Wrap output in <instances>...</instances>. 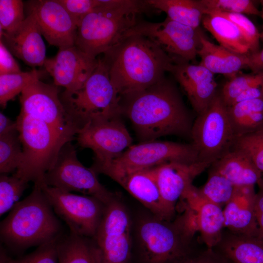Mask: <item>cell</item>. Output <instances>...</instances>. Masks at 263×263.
Instances as JSON below:
<instances>
[{"label": "cell", "instance_id": "1", "mask_svg": "<svg viewBox=\"0 0 263 263\" xmlns=\"http://www.w3.org/2000/svg\"><path fill=\"white\" fill-rule=\"evenodd\" d=\"M121 107L143 142L172 135L190 139L194 119L176 86L166 77L146 89L121 96Z\"/></svg>", "mask_w": 263, "mask_h": 263}, {"label": "cell", "instance_id": "2", "mask_svg": "<svg viewBox=\"0 0 263 263\" xmlns=\"http://www.w3.org/2000/svg\"><path fill=\"white\" fill-rule=\"evenodd\" d=\"M100 56L113 85L121 96L161 81L173 64L171 58L155 42L137 35L124 38Z\"/></svg>", "mask_w": 263, "mask_h": 263}, {"label": "cell", "instance_id": "3", "mask_svg": "<svg viewBox=\"0 0 263 263\" xmlns=\"http://www.w3.org/2000/svg\"><path fill=\"white\" fill-rule=\"evenodd\" d=\"M151 10L145 0H99L78 25L75 46L97 58L124 38L139 15Z\"/></svg>", "mask_w": 263, "mask_h": 263}, {"label": "cell", "instance_id": "4", "mask_svg": "<svg viewBox=\"0 0 263 263\" xmlns=\"http://www.w3.org/2000/svg\"><path fill=\"white\" fill-rule=\"evenodd\" d=\"M61 223L40 185L18 202L0 223L1 242L13 251H21L58 238Z\"/></svg>", "mask_w": 263, "mask_h": 263}, {"label": "cell", "instance_id": "5", "mask_svg": "<svg viewBox=\"0 0 263 263\" xmlns=\"http://www.w3.org/2000/svg\"><path fill=\"white\" fill-rule=\"evenodd\" d=\"M16 121L22 155L14 174L28 183H43L45 174L55 165L62 147L75 137L21 111Z\"/></svg>", "mask_w": 263, "mask_h": 263}, {"label": "cell", "instance_id": "6", "mask_svg": "<svg viewBox=\"0 0 263 263\" xmlns=\"http://www.w3.org/2000/svg\"><path fill=\"white\" fill-rule=\"evenodd\" d=\"M98 65L85 85L60 95L65 109L81 129L91 119L120 117L121 96L113 85L101 56Z\"/></svg>", "mask_w": 263, "mask_h": 263}, {"label": "cell", "instance_id": "7", "mask_svg": "<svg viewBox=\"0 0 263 263\" xmlns=\"http://www.w3.org/2000/svg\"><path fill=\"white\" fill-rule=\"evenodd\" d=\"M193 164L198 161L197 151L192 143L150 141L131 146L119 156L108 162L94 163L91 168L115 181L132 171L156 167L168 162Z\"/></svg>", "mask_w": 263, "mask_h": 263}, {"label": "cell", "instance_id": "8", "mask_svg": "<svg viewBox=\"0 0 263 263\" xmlns=\"http://www.w3.org/2000/svg\"><path fill=\"white\" fill-rule=\"evenodd\" d=\"M235 138L227 107L218 92L206 109L197 115L192 126L190 139L199 162L209 168L232 149Z\"/></svg>", "mask_w": 263, "mask_h": 263}, {"label": "cell", "instance_id": "9", "mask_svg": "<svg viewBox=\"0 0 263 263\" xmlns=\"http://www.w3.org/2000/svg\"><path fill=\"white\" fill-rule=\"evenodd\" d=\"M44 183L67 192L94 197L105 205L116 197L99 182L94 170L79 161L71 142L62 147L55 165L45 174Z\"/></svg>", "mask_w": 263, "mask_h": 263}, {"label": "cell", "instance_id": "10", "mask_svg": "<svg viewBox=\"0 0 263 263\" xmlns=\"http://www.w3.org/2000/svg\"><path fill=\"white\" fill-rule=\"evenodd\" d=\"M55 213L76 235L93 238L97 231L105 205L88 195H79L50 187L44 183L38 184Z\"/></svg>", "mask_w": 263, "mask_h": 263}, {"label": "cell", "instance_id": "11", "mask_svg": "<svg viewBox=\"0 0 263 263\" xmlns=\"http://www.w3.org/2000/svg\"><path fill=\"white\" fill-rule=\"evenodd\" d=\"M200 28H194L168 17L162 21H139L125 35H141L158 45L173 63L189 62L198 56L201 47Z\"/></svg>", "mask_w": 263, "mask_h": 263}, {"label": "cell", "instance_id": "12", "mask_svg": "<svg viewBox=\"0 0 263 263\" xmlns=\"http://www.w3.org/2000/svg\"><path fill=\"white\" fill-rule=\"evenodd\" d=\"M131 220L122 203L114 198L105 205L94 237L100 263H130Z\"/></svg>", "mask_w": 263, "mask_h": 263}, {"label": "cell", "instance_id": "13", "mask_svg": "<svg viewBox=\"0 0 263 263\" xmlns=\"http://www.w3.org/2000/svg\"><path fill=\"white\" fill-rule=\"evenodd\" d=\"M180 200L184 202L185 212L175 223L184 235L189 240L198 232L207 248H214L225 228L223 209L204 198L193 185Z\"/></svg>", "mask_w": 263, "mask_h": 263}, {"label": "cell", "instance_id": "14", "mask_svg": "<svg viewBox=\"0 0 263 263\" xmlns=\"http://www.w3.org/2000/svg\"><path fill=\"white\" fill-rule=\"evenodd\" d=\"M58 87L40 80L32 83L21 93L20 111L62 133L75 137L80 128L65 109Z\"/></svg>", "mask_w": 263, "mask_h": 263}, {"label": "cell", "instance_id": "15", "mask_svg": "<svg viewBox=\"0 0 263 263\" xmlns=\"http://www.w3.org/2000/svg\"><path fill=\"white\" fill-rule=\"evenodd\" d=\"M138 238L145 263H176L188 256V241L175 223L155 217L144 220Z\"/></svg>", "mask_w": 263, "mask_h": 263}, {"label": "cell", "instance_id": "16", "mask_svg": "<svg viewBox=\"0 0 263 263\" xmlns=\"http://www.w3.org/2000/svg\"><path fill=\"white\" fill-rule=\"evenodd\" d=\"M76 139L79 146L94 151L95 163L117 158L131 146L132 141L120 117L91 119L79 131Z\"/></svg>", "mask_w": 263, "mask_h": 263}, {"label": "cell", "instance_id": "17", "mask_svg": "<svg viewBox=\"0 0 263 263\" xmlns=\"http://www.w3.org/2000/svg\"><path fill=\"white\" fill-rule=\"evenodd\" d=\"M26 6L50 45L59 49L75 45L77 23L57 0H29Z\"/></svg>", "mask_w": 263, "mask_h": 263}, {"label": "cell", "instance_id": "18", "mask_svg": "<svg viewBox=\"0 0 263 263\" xmlns=\"http://www.w3.org/2000/svg\"><path fill=\"white\" fill-rule=\"evenodd\" d=\"M98 63V57H92L74 45L59 49L55 56L46 58L43 66L54 84L74 92L85 85Z\"/></svg>", "mask_w": 263, "mask_h": 263}, {"label": "cell", "instance_id": "19", "mask_svg": "<svg viewBox=\"0 0 263 263\" xmlns=\"http://www.w3.org/2000/svg\"><path fill=\"white\" fill-rule=\"evenodd\" d=\"M209 167L197 162L186 164L171 162L153 168L165 206L173 218L177 202L192 185L195 178Z\"/></svg>", "mask_w": 263, "mask_h": 263}, {"label": "cell", "instance_id": "20", "mask_svg": "<svg viewBox=\"0 0 263 263\" xmlns=\"http://www.w3.org/2000/svg\"><path fill=\"white\" fill-rule=\"evenodd\" d=\"M169 73L183 88L197 115L206 109L218 93L214 74L199 64L173 63Z\"/></svg>", "mask_w": 263, "mask_h": 263}, {"label": "cell", "instance_id": "21", "mask_svg": "<svg viewBox=\"0 0 263 263\" xmlns=\"http://www.w3.org/2000/svg\"><path fill=\"white\" fill-rule=\"evenodd\" d=\"M42 36L34 16L30 13L15 32L0 31V39L12 54L33 67L43 66L47 58Z\"/></svg>", "mask_w": 263, "mask_h": 263}, {"label": "cell", "instance_id": "22", "mask_svg": "<svg viewBox=\"0 0 263 263\" xmlns=\"http://www.w3.org/2000/svg\"><path fill=\"white\" fill-rule=\"evenodd\" d=\"M255 186L236 187L234 194L223 209L224 227L243 235L258 236L254 201Z\"/></svg>", "mask_w": 263, "mask_h": 263}, {"label": "cell", "instance_id": "23", "mask_svg": "<svg viewBox=\"0 0 263 263\" xmlns=\"http://www.w3.org/2000/svg\"><path fill=\"white\" fill-rule=\"evenodd\" d=\"M115 181L148 208L154 217L168 222L172 219L161 197L153 168L128 173Z\"/></svg>", "mask_w": 263, "mask_h": 263}, {"label": "cell", "instance_id": "24", "mask_svg": "<svg viewBox=\"0 0 263 263\" xmlns=\"http://www.w3.org/2000/svg\"><path fill=\"white\" fill-rule=\"evenodd\" d=\"M201 47L198 56L200 65L212 74H222L230 79L243 69L247 68L248 56L236 54L206 38L202 31L200 35Z\"/></svg>", "mask_w": 263, "mask_h": 263}, {"label": "cell", "instance_id": "25", "mask_svg": "<svg viewBox=\"0 0 263 263\" xmlns=\"http://www.w3.org/2000/svg\"><path fill=\"white\" fill-rule=\"evenodd\" d=\"M213 249L229 263H263V238L223 232Z\"/></svg>", "mask_w": 263, "mask_h": 263}, {"label": "cell", "instance_id": "26", "mask_svg": "<svg viewBox=\"0 0 263 263\" xmlns=\"http://www.w3.org/2000/svg\"><path fill=\"white\" fill-rule=\"evenodd\" d=\"M210 168L227 179L235 187L255 186L263 174L244 152L232 149L213 163Z\"/></svg>", "mask_w": 263, "mask_h": 263}, {"label": "cell", "instance_id": "27", "mask_svg": "<svg viewBox=\"0 0 263 263\" xmlns=\"http://www.w3.org/2000/svg\"><path fill=\"white\" fill-rule=\"evenodd\" d=\"M202 23L220 45L236 54L251 55L249 45L241 30L225 16L207 12L204 15Z\"/></svg>", "mask_w": 263, "mask_h": 263}, {"label": "cell", "instance_id": "28", "mask_svg": "<svg viewBox=\"0 0 263 263\" xmlns=\"http://www.w3.org/2000/svg\"><path fill=\"white\" fill-rule=\"evenodd\" d=\"M226 107L235 138L254 132L263 127V98L241 101Z\"/></svg>", "mask_w": 263, "mask_h": 263}, {"label": "cell", "instance_id": "29", "mask_svg": "<svg viewBox=\"0 0 263 263\" xmlns=\"http://www.w3.org/2000/svg\"><path fill=\"white\" fill-rule=\"evenodd\" d=\"M72 232L57 240L58 263H100L94 241Z\"/></svg>", "mask_w": 263, "mask_h": 263}, {"label": "cell", "instance_id": "30", "mask_svg": "<svg viewBox=\"0 0 263 263\" xmlns=\"http://www.w3.org/2000/svg\"><path fill=\"white\" fill-rule=\"evenodd\" d=\"M154 10L165 13L172 20L194 28H200L204 15L199 0H145Z\"/></svg>", "mask_w": 263, "mask_h": 263}, {"label": "cell", "instance_id": "31", "mask_svg": "<svg viewBox=\"0 0 263 263\" xmlns=\"http://www.w3.org/2000/svg\"><path fill=\"white\" fill-rule=\"evenodd\" d=\"M42 70L34 68L28 72L0 75V104L4 108L7 103L21 93L32 83L40 80Z\"/></svg>", "mask_w": 263, "mask_h": 263}, {"label": "cell", "instance_id": "32", "mask_svg": "<svg viewBox=\"0 0 263 263\" xmlns=\"http://www.w3.org/2000/svg\"><path fill=\"white\" fill-rule=\"evenodd\" d=\"M209 168L207 181L198 190L206 200L225 207L232 197L236 187L225 176Z\"/></svg>", "mask_w": 263, "mask_h": 263}, {"label": "cell", "instance_id": "33", "mask_svg": "<svg viewBox=\"0 0 263 263\" xmlns=\"http://www.w3.org/2000/svg\"><path fill=\"white\" fill-rule=\"evenodd\" d=\"M22 155L19 132L0 136V173L8 174L16 171Z\"/></svg>", "mask_w": 263, "mask_h": 263}, {"label": "cell", "instance_id": "34", "mask_svg": "<svg viewBox=\"0 0 263 263\" xmlns=\"http://www.w3.org/2000/svg\"><path fill=\"white\" fill-rule=\"evenodd\" d=\"M263 83V71L249 74L238 73L225 82L220 94L225 106L229 107L243 92Z\"/></svg>", "mask_w": 263, "mask_h": 263}, {"label": "cell", "instance_id": "35", "mask_svg": "<svg viewBox=\"0 0 263 263\" xmlns=\"http://www.w3.org/2000/svg\"><path fill=\"white\" fill-rule=\"evenodd\" d=\"M28 182L15 174L0 175V216L14 207L28 188Z\"/></svg>", "mask_w": 263, "mask_h": 263}, {"label": "cell", "instance_id": "36", "mask_svg": "<svg viewBox=\"0 0 263 263\" xmlns=\"http://www.w3.org/2000/svg\"><path fill=\"white\" fill-rule=\"evenodd\" d=\"M20 0H0V31L10 34L17 30L26 17Z\"/></svg>", "mask_w": 263, "mask_h": 263}, {"label": "cell", "instance_id": "37", "mask_svg": "<svg viewBox=\"0 0 263 263\" xmlns=\"http://www.w3.org/2000/svg\"><path fill=\"white\" fill-rule=\"evenodd\" d=\"M246 153L263 174V127L235 138L232 148Z\"/></svg>", "mask_w": 263, "mask_h": 263}, {"label": "cell", "instance_id": "38", "mask_svg": "<svg viewBox=\"0 0 263 263\" xmlns=\"http://www.w3.org/2000/svg\"><path fill=\"white\" fill-rule=\"evenodd\" d=\"M207 12L217 11L261 16V12L250 0H199Z\"/></svg>", "mask_w": 263, "mask_h": 263}, {"label": "cell", "instance_id": "39", "mask_svg": "<svg viewBox=\"0 0 263 263\" xmlns=\"http://www.w3.org/2000/svg\"><path fill=\"white\" fill-rule=\"evenodd\" d=\"M212 12L218 13L225 16L239 28L249 45L251 55L259 52L260 33L254 24L244 14L239 13Z\"/></svg>", "mask_w": 263, "mask_h": 263}, {"label": "cell", "instance_id": "40", "mask_svg": "<svg viewBox=\"0 0 263 263\" xmlns=\"http://www.w3.org/2000/svg\"><path fill=\"white\" fill-rule=\"evenodd\" d=\"M58 238L38 246L35 251L20 258L13 259L9 257L8 263H58L56 244Z\"/></svg>", "mask_w": 263, "mask_h": 263}, {"label": "cell", "instance_id": "41", "mask_svg": "<svg viewBox=\"0 0 263 263\" xmlns=\"http://www.w3.org/2000/svg\"><path fill=\"white\" fill-rule=\"evenodd\" d=\"M77 23L96 8L99 0H57Z\"/></svg>", "mask_w": 263, "mask_h": 263}, {"label": "cell", "instance_id": "42", "mask_svg": "<svg viewBox=\"0 0 263 263\" xmlns=\"http://www.w3.org/2000/svg\"><path fill=\"white\" fill-rule=\"evenodd\" d=\"M13 54L0 39V75L21 72Z\"/></svg>", "mask_w": 263, "mask_h": 263}, {"label": "cell", "instance_id": "43", "mask_svg": "<svg viewBox=\"0 0 263 263\" xmlns=\"http://www.w3.org/2000/svg\"><path fill=\"white\" fill-rule=\"evenodd\" d=\"M176 263H229L213 249L206 250L193 256L188 255Z\"/></svg>", "mask_w": 263, "mask_h": 263}, {"label": "cell", "instance_id": "44", "mask_svg": "<svg viewBox=\"0 0 263 263\" xmlns=\"http://www.w3.org/2000/svg\"><path fill=\"white\" fill-rule=\"evenodd\" d=\"M257 185L258 191L255 195L254 209L259 229L258 236L263 238V178Z\"/></svg>", "mask_w": 263, "mask_h": 263}, {"label": "cell", "instance_id": "45", "mask_svg": "<svg viewBox=\"0 0 263 263\" xmlns=\"http://www.w3.org/2000/svg\"><path fill=\"white\" fill-rule=\"evenodd\" d=\"M16 120L13 121L1 112H0V136L18 131Z\"/></svg>", "mask_w": 263, "mask_h": 263}, {"label": "cell", "instance_id": "46", "mask_svg": "<svg viewBox=\"0 0 263 263\" xmlns=\"http://www.w3.org/2000/svg\"><path fill=\"white\" fill-rule=\"evenodd\" d=\"M247 69L252 72L263 71V49L258 53L248 56Z\"/></svg>", "mask_w": 263, "mask_h": 263}, {"label": "cell", "instance_id": "47", "mask_svg": "<svg viewBox=\"0 0 263 263\" xmlns=\"http://www.w3.org/2000/svg\"><path fill=\"white\" fill-rule=\"evenodd\" d=\"M9 257L5 248L2 245H0V263H8Z\"/></svg>", "mask_w": 263, "mask_h": 263}, {"label": "cell", "instance_id": "48", "mask_svg": "<svg viewBox=\"0 0 263 263\" xmlns=\"http://www.w3.org/2000/svg\"><path fill=\"white\" fill-rule=\"evenodd\" d=\"M262 4H263V1H262ZM261 16L262 17V19H263V10H262V11L261 12ZM260 41H262L263 42V24L262 31L260 33Z\"/></svg>", "mask_w": 263, "mask_h": 263}]
</instances>
